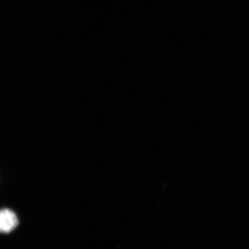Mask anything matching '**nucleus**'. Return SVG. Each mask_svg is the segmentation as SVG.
<instances>
[{"mask_svg": "<svg viewBox=\"0 0 249 249\" xmlns=\"http://www.w3.org/2000/svg\"><path fill=\"white\" fill-rule=\"evenodd\" d=\"M18 224L17 215L8 209L2 210L0 213V230L2 233H8L13 231Z\"/></svg>", "mask_w": 249, "mask_h": 249, "instance_id": "obj_1", "label": "nucleus"}]
</instances>
